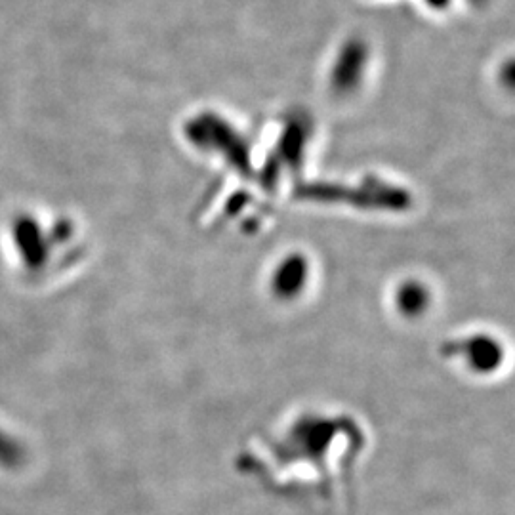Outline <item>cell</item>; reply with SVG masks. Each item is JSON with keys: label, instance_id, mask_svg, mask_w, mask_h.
Wrapping results in <instances>:
<instances>
[{"label": "cell", "instance_id": "obj_1", "mask_svg": "<svg viewBox=\"0 0 515 515\" xmlns=\"http://www.w3.org/2000/svg\"><path fill=\"white\" fill-rule=\"evenodd\" d=\"M367 46L361 41L346 42L340 50L338 62L334 65V84L340 88H348L361 77L367 63Z\"/></svg>", "mask_w": 515, "mask_h": 515}, {"label": "cell", "instance_id": "obj_2", "mask_svg": "<svg viewBox=\"0 0 515 515\" xmlns=\"http://www.w3.org/2000/svg\"><path fill=\"white\" fill-rule=\"evenodd\" d=\"M426 2L432 6L433 10H443L449 6L451 0H426Z\"/></svg>", "mask_w": 515, "mask_h": 515}]
</instances>
